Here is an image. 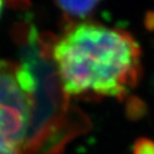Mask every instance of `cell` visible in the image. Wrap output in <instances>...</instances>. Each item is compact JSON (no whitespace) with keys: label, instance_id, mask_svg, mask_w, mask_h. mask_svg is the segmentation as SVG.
Here are the masks:
<instances>
[{"label":"cell","instance_id":"obj_1","mask_svg":"<svg viewBox=\"0 0 154 154\" xmlns=\"http://www.w3.org/2000/svg\"><path fill=\"white\" fill-rule=\"evenodd\" d=\"M51 55L70 97L121 99L142 77V50L126 30L96 22L70 25Z\"/></svg>","mask_w":154,"mask_h":154},{"label":"cell","instance_id":"obj_2","mask_svg":"<svg viewBox=\"0 0 154 154\" xmlns=\"http://www.w3.org/2000/svg\"><path fill=\"white\" fill-rule=\"evenodd\" d=\"M18 79L29 102V123L21 154H60L77 132L69 128V96L51 55L55 35L31 24H16Z\"/></svg>","mask_w":154,"mask_h":154},{"label":"cell","instance_id":"obj_3","mask_svg":"<svg viewBox=\"0 0 154 154\" xmlns=\"http://www.w3.org/2000/svg\"><path fill=\"white\" fill-rule=\"evenodd\" d=\"M17 72V63L0 60V128L22 149L30 110Z\"/></svg>","mask_w":154,"mask_h":154},{"label":"cell","instance_id":"obj_4","mask_svg":"<svg viewBox=\"0 0 154 154\" xmlns=\"http://www.w3.org/2000/svg\"><path fill=\"white\" fill-rule=\"evenodd\" d=\"M66 17L81 20L93 14L102 0H54Z\"/></svg>","mask_w":154,"mask_h":154},{"label":"cell","instance_id":"obj_5","mask_svg":"<svg viewBox=\"0 0 154 154\" xmlns=\"http://www.w3.org/2000/svg\"><path fill=\"white\" fill-rule=\"evenodd\" d=\"M131 154H154V140L146 137L136 139L132 145Z\"/></svg>","mask_w":154,"mask_h":154},{"label":"cell","instance_id":"obj_6","mask_svg":"<svg viewBox=\"0 0 154 154\" xmlns=\"http://www.w3.org/2000/svg\"><path fill=\"white\" fill-rule=\"evenodd\" d=\"M0 154H21V149L14 144L0 128Z\"/></svg>","mask_w":154,"mask_h":154},{"label":"cell","instance_id":"obj_7","mask_svg":"<svg viewBox=\"0 0 154 154\" xmlns=\"http://www.w3.org/2000/svg\"><path fill=\"white\" fill-rule=\"evenodd\" d=\"M2 8H4V0H0V15L2 13Z\"/></svg>","mask_w":154,"mask_h":154}]
</instances>
